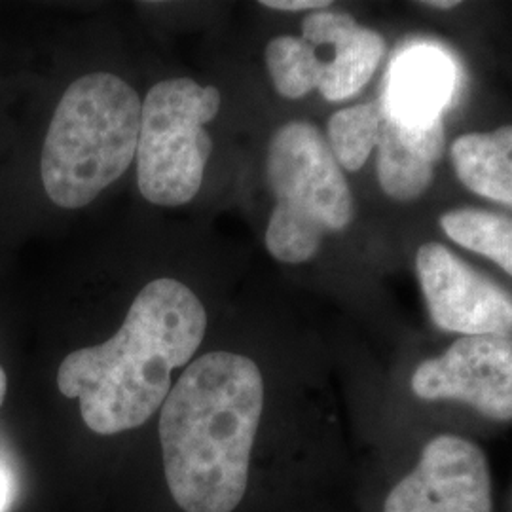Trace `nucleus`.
<instances>
[{"label":"nucleus","instance_id":"f257e3e1","mask_svg":"<svg viewBox=\"0 0 512 512\" xmlns=\"http://www.w3.org/2000/svg\"><path fill=\"white\" fill-rule=\"evenodd\" d=\"M262 410L264 380L253 359L213 351L184 370L158 425L165 480L183 511L238 509Z\"/></svg>","mask_w":512,"mask_h":512},{"label":"nucleus","instance_id":"f03ea898","mask_svg":"<svg viewBox=\"0 0 512 512\" xmlns=\"http://www.w3.org/2000/svg\"><path fill=\"white\" fill-rule=\"evenodd\" d=\"M207 313L177 279H154L135 296L118 332L99 346L69 353L57 387L80 401L97 435H118L147 423L171 391V372L202 346Z\"/></svg>","mask_w":512,"mask_h":512},{"label":"nucleus","instance_id":"7ed1b4c3","mask_svg":"<svg viewBox=\"0 0 512 512\" xmlns=\"http://www.w3.org/2000/svg\"><path fill=\"white\" fill-rule=\"evenodd\" d=\"M141 109V97L116 74H86L65 90L40 156L42 184L55 205L86 207L128 171Z\"/></svg>","mask_w":512,"mask_h":512},{"label":"nucleus","instance_id":"20e7f679","mask_svg":"<svg viewBox=\"0 0 512 512\" xmlns=\"http://www.w3.org/2000/svg\"><path fill=\"white\" fill-rule=\"evenodd\" d=\"M266 179L275 198L266 249L275 260L308 262L327 234L351 224L355 202L344 169L325 135L310 122L296 120L275 131L266 154Z\"/></svg>","mask_w":512,"mask_h":512},{"label":"nucleus","instance_id":"39448f33","mask_svg":"<svg viewBox=\"0 0 512 512\" xmlns=\"http://www.w3.org/2000/svg\"><path fill=\"white\" fill-rule=\"evenodd\" d=\"M220 92L190 78L150 88L137 141V184L154 205L177 207L200 192L213 141L205 126L219 114Z\"/></svg>","mask_w":512,"mask_h":512},{"label":"nucleus","instance_id":"423d86ee","mask_svg":"<svg viewBox=\"0 0 512 512\" xmlns=\"http://www.w3.org/2000/svg\"><path fill=\"white\" fill-rule=\"evenodd\" d=\"M410 387L423 401H454L494 421H512V332L461 336L418 365Z\"/></svg>","mask_w":512,"mask_h":512},{"label":"nucleus","instance_id":"0eeeda50","mask_svg":"<svg viewBox=\"0 0 512 512\" xmlns=\"http://www.w3.org/2000/svg\"><path fill=\"white\" fill-rule=\"evenodd\" d=\"M492 473L482 448L439 435L421 450L412 473L389 492L384 512H492Z\"/></svg>","mask_w":512,"mask_h":512},{"label":"nucleus","instance_id":"6e6552de","mask_svg":"<svg viewBox=\"0 0 512 512\" xmlns=\"http://www.w3.org/2000/svg\"><path fill=\"white\" fill-rule=\"evenodd\" d=\"M416 274L433 323L461 336L512 332V298L442 243L416 253Z\"/></svg>","mask_w":512,"mask_h":512},{"label":"nucleus","instance_id":"1a4fd4ad","mask_svg":"<svg viewBox=\"0 0 512 512\" xmlns=\"http://www.w3.org/2000/svg\"><path fill=\"white\" fill-rule=\"evenodd\" d=\"M302 38L315 50H330L327 55H317L321 63L317 90L332 103L363 92L387 50L380 33L357 23L346 12L330 8L306 16L302 21Z\"/></svg>","mask_w":512,"mask_h":512},{"label":"nucleus","instance_id":"9d476101","mask_svg":"<svg viewBox=\"0 0 512 512\" xmlns=\"http://www.w3.org/2000/svg\"><path fill=\"white\" fill-rule=\"evenodd\" d=\"M452 92V69L446 57L416 50L401 57L389 73L380 110L404 126L442 120V107Z\"/></svg>","mask_w":512,"mask_h":512},{"label":"nucleus","instance_id":"9b49d317","mask_svg":"<svg viewBox=\"0 0 512 512\" xmlns=\"http://www.w3.org/2000/svg\"><path fill=\"white\" fill-rule=\"evenodd\" d=\"M450 160L467 190L512 209V126L459 135Z\"/></svg>","mask_w":512,"mask_h":512},{"label":"nucleus","instance_id":"f8f14e48","mask_svg":"<svg viewBox=\"0 0 512 512\" xmlns=\"http://www.w3.org/2000/svg\"><path fill=\"white\" fill-rule=\"evenodd\" d=\"M442 232L459 247L486 256L512 277V219L486 209L459 207L440 217Z\"/></svg>","mask_w":512,"mask_h":512},{"label":"nucleus","instance_id":"ddd939ff","mask_svg":"<svg viewBox=\"0 0 512 512\" xmlns=\"http://www.w3.org/2000/svg\"><path fill=\"white\" fill-rule=\"evenodd\" d=\"M376 148L378 181L391 200L414 202L429 190L435 181V165L421 160L404 147L385 120H380Z\"/></svg>","mask_w":512,"mask_h":512},{"label":"nucleus","instance_id":"4468645a","mask_svg":"<svg viewBox=\"0 0 512 512\" xmlns=\"http://www.w3.org/2000/svg\"><path fill=\"white\" fill-rule=\"evenodd\" d=\"M380 120V105L374 101L346 107L330 116L327 143L342 169L355 173L368 162L378 143Z\"/></svg>","mask_w":512,"mask_h":512},{"label":"nucleus","instance_id":"2eb2a0df","mask_svg":"<svg viewBox=\"0 0 512 512\" xmlns=\"http://www.w3.org/2000/svg\"><path fill=\"white\" fill-rule=\"evenodd\" d=\"M266 67L275 90L285 99H302L319 86V57L302 37L274 38L266 46Z\"/></svg>","mask_w":512,"mask_h":512},{"label":"nucleus","instance_id":"dca6fc26","mask_svg":"<svg viewBox=\"0 0 512 512\" xmlns=\"http://www.w3.org/2000/svg\"><path fill=\"white\" fill-rule=\"evenodd\" d=\"M266 8L272 10H283V12H302V10H327L330 6L329 0H262L260 2Z\"/></svg>","mask_w":512,"mask_h":512},{"label":"nucleus","instance_id":"f3484780","mask_svg":"<svg viewBox=\"0 0 512 512\" xmlns=\"http://www.w3.org/2000/svg\"><path fill=\"white\" fill-rule=\"evenodd\" d=\"M8 495H10L8 476L4 473V469L0 467V512L4 511V507L8 505Z\"/></svg>","mask_w":512,"mask_h":512},{"label":"nucleus","instance_id":"a211bd4d","mask_svg":"<svg viewBox=\"0 0 512 512\" xmlns=\"http://www.w3.org/2000/svg\"><path fill=\"white\" fill-rule=\"evenodd\" d=\"M423 6H429V8H437V10H452V8H456L459 2L456 0H425V2H421Z\"/></svg>","mask_w":512,"mask_h":512},{"label":"nucleus","instance_id":"6ab92c4d","mask_svg":"<svg viewBox=\"0 0 512 512\" xmlns=\"http://www.w3.org/2000/svg\"><path fill=\"white\" fill-rule=\"evenodd\" d=\"M6 389H8V378H6V372L4 368L0 366V406L4 403V397H6Z\"/></svg>","mask_w":512,"mask_h":512}]
</instances>
